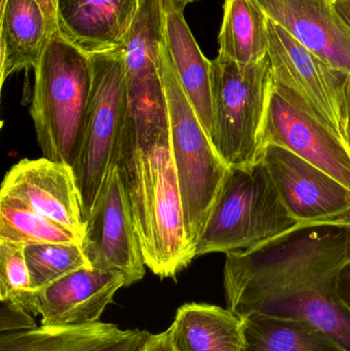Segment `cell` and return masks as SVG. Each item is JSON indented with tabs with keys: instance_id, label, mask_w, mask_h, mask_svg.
Listing matches in <instances>:
<instances>
[{
	"instance_id": "cell-1",
	"label": "cell",
	"mask_w": 350,
	"mask_h": 351,
	"mask_svg": "<svg viewBox=\"0 0 350 351\" xmlns=\"http://www.w3.org/2000/svg\"><path fill=\"white\" fill-rule=\"evenodd\" d=\"M225 255L226 302L236 317L259 313L306 322L350 351V313L336 292L337 276L350 261V222L300 223Z\"/></svg>"
},
{
	"instance_id": "cell-2",
	"label": "cell",
	"mask_w": 350,
	"mask_h": 351,
	"mask_svg": "<svg viewBox=\"0 0 350 351\" xmlns=\"http://www.w3.org/2000/svg\"><path fill=\"white\" fill-rule=\"evenodd\" d=\"M114 164L125 184L144 263L160 278H175L195 257L187 239L170 127L136 139L123 121Z\"/></svg>"
},
{
	"instance_id": "cell-3",
	"label": "cell",
	"mask_w": 350,
	"mask_h": 351,
	"mask_svg": "<svg viewBox=\"0 0 350 351\" xmlns=\"http://www.w3.org/2000/svg\"><path fill=\"white\" fill-rule=\"evenodd\" d=\"M30 115L43 158L73 166L92 88L90 56L59 33L49 36L34 68Z\"/></svg>"
},
{
	"instance_id": "cell-4",
	"label": "cell",
	"mask_w": 350,
	"mask_h": 351,
	"mask_svg": "<svg viewBox=\"0 0 350 351\" xmlns=\"http://www.w3.org/2000/svg\"><path fill=\"white\" fill-rule=\"evenodd\" d=\"M300 223L290 215L261 160L228 171L195 247V258L244 251Z\"/></svg>"
},
{
	"instance_id": "cell-5",
	"label": "cell",
	"mask_w": 350,
	"mask_h": 351,
	"mask_svg": "<svg viewBox=\"0 0 350 351\" xmlns=\"http://www.w3.org/2000/svg\"><path fill=\"white\" fill-rule=\"evenodd\" d=\"M160 73L166 93L171 144L182 197L187 239L195 257L197 241L229 168L216 152L177 77L162 39Z\"/></svg>"
},
{
	"instance_id": "cell-6",
	"label": "cell",
	"mask_w": 350,
	"mask_h": 351,
	"mask_svg": "<svg viewBox=\"0 0 350 351\" xmlns=\"http://www.w3.org/2000/svg\"><path fill=\"white\" fill-rule=\"evenodd\" d=\"M213 128L211 141L228 168L258 162L271 100L268 56L240 64L218 55L211 61Z\"/></svg>"
},
{
	"instance_id": "cell-7",
	"label": "cell",
	"mask_w": 350,
	"mask_h": 351,
	"mask_svg": "<svg viewBox=\"0 0 350 351\" xmlns=\"http://www.w3.org/2000/svg\"><path fill=\"white\" fill-rule=\"evenodd\" d=\"M90 59L92 88L79 150L71 167L84 221L114 162L127 107L123 47L90 55Z\"/></svg>"
},
{
	"instance_id": "cell-8",
	"label": "cell",
	"mask_w": 350,
	"mask_h": 351,
	"mask_svg": "<svg viewBox=\"0 0 350 351\" xmlns=\"http://www.w3.org/2000/svg\"><path fill=\"white\" fill-rule=\"evenodd\" d=\"M162 39L160 0H140L137 16L123 45L127 98L125 125L136 139L170 127L160 73Z\"/></svg>"
},
{
	"instance_id": "cell-9",
	"label": "cell",
	"mask_w": 350,
	"mask_h": 351,
	"mask_svg": "<svg viewBox=\"0 0 350 351\" xmlns=\"http://www.w3.org/2000/svg\"><path fill=\"white\" fill-rule=\"evenodd\" d=\"M326 172L350 190V147L310 112L305 101L273 75L268 112L262 134Z\"/></svg>"
},
{
	"instance_id": "cell-10",
	"label": "cell",
	"mask_w": 350,
	"mask_h": 351,
	"mask_svg": "<svg viewBox=\"0 0 350 351\" xmlns=\"http://www.w3.org/2000/svg\"><path fill=\"white\" fill-rule=\"evenodd\" d=\"M82 249L90 267L121 272L127 287L145 276V263L118 167L113 162L82 235Z\"/></svg>"
},
{
	"instance_id": "cell-11",
	"label": "cell",
	"mask_w": 350,
	"mask_h": 351,
	"mask_svg": "<svg viewBox=\"0 0 350 351\" xmlns=\"http://www.w3.org/2000/svg\"><path fill=\"white\" fill-rule=\"evenodd\" d=\"M268 20V58L273 77L295 90L312 114L345 141L343 92L349 74L325 63Z\"/></svg>"
},
{
	"instance_id": "cell-12",
	"label": "cell",
	"mask_w": 350,
	"mask_h": 351,
	"mask_svg": "<svg viewBox=\"0 0 350 351\" xmlns=\"http://www.w3.org/2000/svg\"><path fill=\"white\" fill-rule=\"evenodd\" d=\"M259 160L298 222H350V190L340 182L277 144H265Z\"/></svg>"
},
{
	"instance_id": "cell-13",
	"label": "cell",
	"mask_w": 350,
	"mask_h": 351,
	"mask_svg": "<svg viewBox=\"0 0 350 351\" xmlns=\"http://www.w3.org/2000/svg\"><path fill=\"white\" fill-rule=\"evenodd\" d=\"M123 287H127V278L121 272L86 267L41 290L18 293L10 301L22 305L33 315H40L42 326L80 327L100 322Z\"/></svg>"
},
{
	"instance_id": "cell-14",
	"label": "cell",
	"mask_w": 350,
	"mask_h": 351,
	"mask_svg": "<svg viewBox=\"0 0 350 351\" xmlns=\"http://www.w3.org/2000/svg\"><path fill=\"white\" fill-rule=\"evenodd\" d=\"M0 196L12 198L82 237L86 221L69 165L42 158L20 160L4 176Z\"/></svg>"
},
{
	"instance_id": "cell-15",
	"label": "cell",
	"mask_w": 350,
	"mask_h": 351,
	"mask_svg": "<svg viewBox=\"0 0 350 351\" xmlns=\"http://www.w3.org/2000/svg\"><path fill=\"white\" fill-rule=\"evenodd\" d=\"M268 19L334 69L350 75V26L334 0H256Z\"/></svg>"
},
{
	"instance_id": "cell-16",
	"label": "cell",
	"mask_w": 350,
	"mask_h": 351,
	"mask_svg": "<svg viewBox=\"0 0 350 351\" xmlns=\"http://www.w3.org/2000/svg\"><path fill=\"white\" fill-rule=\"evenodd\" d=\"M140 0H57L58 33L86 55L125 45Z\"/></svg>"
},
{
	"instance_id": "cell-17",
	"label": "cell",
	"mask_w": 350,
	"mask_h": 351,
	"mask_svg": "<svg viewBox=\"0 0 350 351\" xmlns=\"http://www.w3.org/2000/svg\"><path fill=\"white\" fill-rule=\"evenodd\" d=\"M164 40L177 77L211 139L213 128L211 61L203 55L184 18L179 0H160Z\"/></svg>"
},
{
	"instance_id": "cell-18",
	"label": "cell",
	"mask_w": 350,
	"mask_h": 351,
	"mask_svg": "<svg viewBox=\"0 0 350 351\" xmlns=\"http://www.w3.org/2000/svg\"><path fill=\"white\" fill-rule=\"evenodd\" d=\"M49 38L38 0H1L0 88L12 74L36 67Z\"/></svg>"
},
{
	"instance_id": "cell-19",
	"label": "cell",
	"mask_w": 350,
	"mask_h": 351,
	"mask_svg": "<svg viewBox=\"0 0 350 351\" xmlns=\"http://www.w3.org/2000/svg\"><path fill=\"white\" fill-rule=\"evenodd\" d=\"M168 333L173 351H242V323L229 309L188 303L177 311Z\"/></svg>"
},
{
	"instance_id": "cell-20",
	"label": "cell",
	"mask_w": 350,
	"mask_h": 351,
	"mask_svg": "<svg viewBox=\"0 0 350 351\" xmlns=\"http://www.w3.org/2000/svg\"><path fill=\"white\" fill-rule=\"evenodd\" d=\"M240 319L242 351H347L326 332L306 322L259 313Z\"/></svg>"
},
{
	"instance_id": "cell-21",
	"label": "cell",
	"mask_w": 350,
	"mask_h": 351,
	"mask_svg": "<svg viewBox=\"0 0 350 351\" xmlns=\"http://www.w3.org/2000/svg\"><path fill=\"white\" fill-rule=\"evenodd\" d=\"M268 22L256 0H225L218 55L240 64L262 61L268 56Z\"/></svg>"
},
{
	"instance_id": "cell-22",
	"label": "cell",
	"mask_w": 350,
	"mask_h": 351,
	"mask_svg": "<svg viewBox=\"0 0 350 351\" xmlns=\"http://www.w3.org/2000/svg\"><path fill=\"white\" fill-rule=\"evenodd\" d=\"M0 239L24 245L78 243L82 237L12 198L0 196Z\"/></svg>"
},
{
	"instance_id": "cell-23",
	"label": "cell",
	"mask_w": 350,
	"mask_h": 351,
	"mask_svg": "<svg viewBox=\"0 0 350 351\" xmlns=\"http://www.w3.org/2000/svg\"><path fill=\"white\" fill-rule=\"evenodd\" d=\"M154 334L113 324L65 327L51 351H145Z\"/></svg>"
},
{
	"instance_id": "cell-24",
	"label": "cell",
	"mask_w": 350,
	"mask_h": 351,
	"mask_svg": "<svg viewBox=\"0 0 350 351\" xmlns=\"http://www.w3.org/2000/svg\"><path fill=\"white\" fill-rule=\"evenodd\" d=\"M25 257L32 291L41 290L76 270L90 267L78 243L26 245Z\"/></svg>"
},
{
	"instance_id": "cell-25",
	"label": "cell",
	"mask_w": 350,
	"mask_h": 351,
	"mask_svg": "<svg viewBox=\"0 0 350 351\" xmlns=\"http://www.w3.org/2000/svg\"><path fill=\"white\" fill-rule=\"evenodd\" d=\"M22 243L0 239V301L30 290V272Z\"/></svg>"
},
{
	"instance_id": "cell-26",
	"label": "cell",
	"mask_w": 350,
	"mask_h": 351,
	"mask_svg": "<svg viewBox=\"0 0 350 351\" xmlns=\"http://www.w3.org/2000/svg\"><path fill=\"white\" fill-rule=\"evenodd\" d=\"M65 327H41L28 331L3 333L0 351H51Z\"/></svg>"
},
{
	"instance_id": "cell-27",
	"label": "cell",
	"mask_w": 350,
	"mask_h": 351,
	"mask_svg": "<svg viewBox=\"0 0 350 351\" xmlns=\"http://www.w3.org/2000/svg\"><path fill=\"white\" fill-rule=\"evenodd\" d=\"M0 331L1 334L28 331L37 328L32 313L14 301H1Z\"/></svg>"
},
{
	"instance_id": "cell-28",
	"label": "cell",
	"mask_w": 350,
	"mask_h": 351,
	"mask_svg": "<svg viewBox=\"0 0 350 351\" xmlns=\"http://www.w3.org/2000/svg\"><path fill=\"white\" fill-rule=\"evenodd\" d=\"M336 292L341 304L350 313V261L341 268L337 276Z\"/></svg>"
},
{
	"instance_id": "cell-29",
	"label": "cell",
	"mask_w": 350,
	"mask_h": 351,
	"mask_svg": "<svg viewBox=\"0 0 350 351\" xmlns=\"http://www.w3.org/2000/svg\"><path fill=\"white\" fill-rule=\"evenodd\" d=\"M343 121H345V141L350 147V75L345 82L343 92Z\"/></svg>"
},
{
	"instance_id": "cell-30",
	"label": "cell",
	"mask_w": 350,
	"mask_h": 351,
	"mask_svg": "<svg viewBox=\"0 0 350 351\" xmlns=\"http://www.w3.org/2000/svg\"><path fill=\"white\" fill-rule=\"evenodd\" d=\"M39 3L42 6L47 18V27H49V36L53 33L57 32V20H55V3L57 0H38Z\"/></svg>"
},
{
	"instance_id": "cell-31",
	"label": "cell",
	"mask_w": 350,
	"mask_h": 351,
	"mask_svg": "<svg viewBox=\"0 0 350 351\" xmlns=\"http://www.w3.org/2000/svg\"><path fill=\"white\" fill-rule=\"evenodd\" d=\"M145 351H173L168 331L154 334Z\"/></svg>"
},
{
	"instance_id": "cell-32",
	"label": "cell",
	"mask_w": 350,
	"mask_h": 351,
	"mask_svg": "<svg viewBox=\"0 0 350 351\" xmlns=\"http://www.w3.org/2000/svg\"><path fill=\"white\" fill-rule=\"evenodd\" d=\"M335 8L350 26V0H334Z\"/></svg>"
},
{
	"instance_id": "cell-33",
	"label": "cell",
	"mask_w": 350,
	"mask_h": 351,
	"mask_svg": "<svg viewBox=\"0 0 350 351\" xmlns=\"http://www.w3.org/2000/svg\"><path fill=\"white\" fill-rule=\"evenodd\" d=\"M179 1L182 2V3L186 6L187 4L191 3V2L195 1V0H179Z\"/></svg>"
}]
</instances>
